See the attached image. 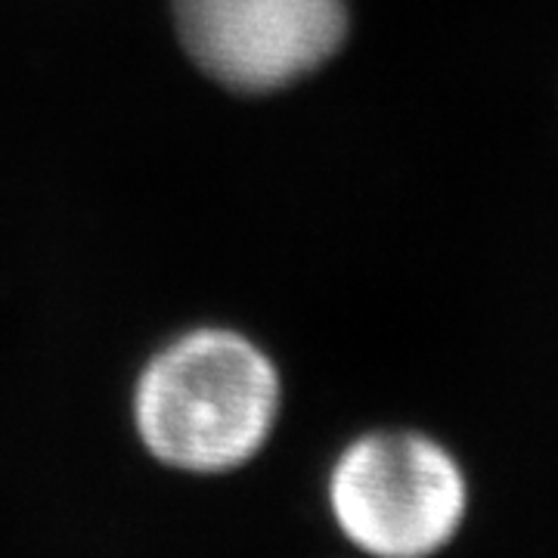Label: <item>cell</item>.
I'll return each instance as SVG.
<instances>
[{"mask_svg":"<svg viewBox=\"0 0 558 558\" xmlns=\"http://www.w3.org/2000/svg\"><path fill=\"white\" fill-rule=\"evenodd\" d=\"M329 512L369 558H435L469 512L457 457L418 432H376L344 447L329 472Z\"/></svg>","mask_w":558,"mask_h":558,"instance_id":"7a4b0ae2","label":"cell"},{"mask_svg":"<svg viewBox=\"0 0 558 558\" xmlns=\"http://www.w3.org/2000/svg\"><path fill=\"white\" fill-rule=\"evenodd\" d=\"M190 60L230 90L267 94L311 75L348 35L344 0H174Z\"/></svg>","mask_w":558,"mask_h":558,"instance_id":"3957f363","label":"cell"},{"mask_svg":"<svg viewBox=\"0 0 558 558\" xmlns=\"http://www.w3.org/2000/svg\"><path fill=\"white\" fill-rule=\"evenodd\" d=\"M277 413V366L230 329H196L168 344L134 391L143 447L196 475L245 465L267 444Z\"/></svg>","mask_w":558,"mask_h":558,"instance_id":"6da1fadb","label":"cell"}]
</instances>
